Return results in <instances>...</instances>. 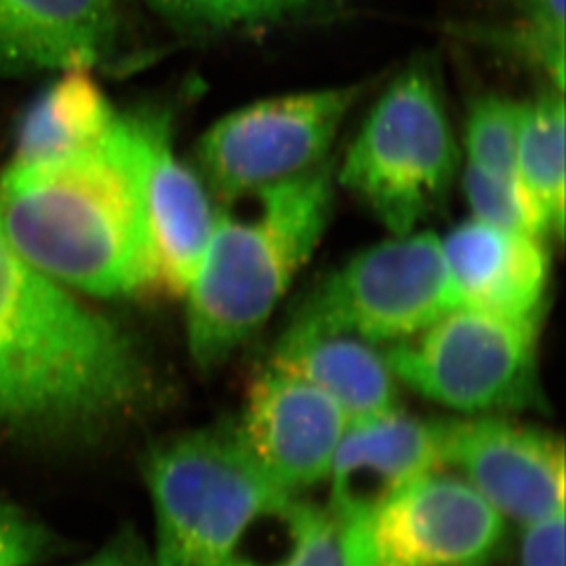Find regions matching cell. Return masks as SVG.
Listing matches in <instances>:
<instances>
[{"instance_id":"cell-1","label":"cell","mask_w":566,"mask_h":566,"mask_svg":"<svg viewBox=\"0 0 566 566\" xmlns=\"http://www.w3.org/2000/svg\"><path fill=\"white\" fill-rule=\"evenodd\" d=\"M0 226L35 270L97 297L150 289L139 114L118 116L91 149L0 180Z\"/></svg>"},{"instance_id":"cell-2","label":"cell","mask_w":566,"mask_h":566,"mask_svg":"<svg viewBox=\"0 0 566 566\" xmlns=\"http://www.w3.org/2000/svg\"><path fill=\"white\" fill-rule=\"evenodd\" d=\"M149 392V373L124 332L35 270L0 226V422H108Z\"/></svg>"},{"instance_id":"cell-3","label":"cell","mask_w":566,"mask_h":566,"mask_svg":"<svg viewBox=\"0 0 566 566\" xmlns=\"http://www.w3.org/2000/svg\"><path fill=\"white\" fill-rule=\"evenodd\" d=\"M336 160L256 192L252 219L217 213L213 235L186 306L188 345L200 369H214L266 325L331 224Z\"/></svg>"},{"instance_id":"cell-4","label":"cell","mask_w":566,"mask_h":566,"mask_svg":"<svg viewBox=\"0 0 566 566\" xmlns=\"http://www.w3.org/2000/svg\"><path fill=\"white\" fill-rule=\"evenodd\" d=\"M145 482L155 512V566H224L248 524L292 495L256 464L235 423L156 446Z\"/></svg>"},{"instance_id":"cell-5","label":"cell","mask_w":566,"mask_h":566,"mask_svg":"<svg viewBox=\"0 0 566 566\" xmlns=\"http://www.w3.org/2000/svg\"><path fill=\"white\" fill-rule=\"evenodd\" d=\"M459 171L439 70L433 61L418 60L370 108L336 180L392 235H407L446 202Z\"/></svg>"},{"instance_id":"cell-6","label":"cell","mask_w":566,"mask_h":566,"mask_svg":"<svg viewBox=\"0 0 566 566\" xmlns=\"http://www.w3.org/2000/svg\"><path fill=\"white\" fill-rule=\"evenodd\" d=\"M539 323L459 306L385 345V359L398 381L465 417L539 409Z\"/></svg>"},{"instance_id":"cell-7","label":"cell","mask_w":566,"mask_h":566,"mask_svg":"<svg viewBox=\"0 0 566 566\" xmlns=\"http://www.w3.org/2000/svg\"><path fill=\"white\" fill-rule=\"evenodd\" d=\"M459 306L440 237L412 231L361 250L325 275L295 305L289 323L385 347Z\"/></svg>"},{"instance_id":"cell-8","label":"cell","mask_w":566,"mask_h":566,"mask_svg":"<svg viewBox=\"0 0 566 566\" xmlns=\"http://www.w3.org/2000/svg\"><path fill=\"white\" fill-rule=\"evenodd\" d=\"M367 83L300 92L239 108L198 142L202 182L220 202L235 203L300 177L331 158L348 114Z\"/></svg>"},{"instance_id":"cell-9","label":"cell","mask_w":566,"mask_h":566,"mask_svg":"<svg viewBox=\"0 0 566 566\" xmlns=\"http://www.w3.org/2000/svg\"><path fill=\"white\" fill-rule=\"evenodd\" d=\"M342 526L347 566H490L507 535L495 507L442 471Z\"/></svg>"},{"instance_id":"cell-10","label":"cell","mask_w":566,"mask_h":566,"mask_svg":"<svg viewBox=\"0 0 566 566\" xmlns=\"http://www.w3.org/2000/svg\"><path fill=\"white\" fill-rule=\"evenodd\" d=\"M443 465L504 518L526 524L565 507V443L503 415L440 420Z\"/></svg>"},{"instance_id":"cell-11","label":"cell","mask_w":566,"mask_h":566,"mask_svg":"<svg viewBox=\"0 0 566 566\" xmlns=\"http://www.w3.org/2000/svg\"><path fill=\"white\" fill-rule=\"evenodd\" d=\"M235 426L261 470L283 492L301 493L328 476L348 418L323 390L266 365Z\"/></svg>"},{"instance_id":"cell-12","label":"cell","mask_w":566,"mask_h":566,"mask_svg":"<svg viewBox=\"0 0 566 566\" xmlns=\"http://www.w3.org/2000/svg\"><path fill=\"white\" fill-rule=\"evenodd\" d=\"M153 294L184 297L213 235L217 211L202 178L180 161L167 116L139 114Z\"/></svg>"},{"instance_id":"cell-13","label":"cell","mask_w":566,"mask_h":566,"mask_svg":"<svg viewBox=\"0 0 566 566\" xmlns=\"http://www.w3.org/2000/svg\"><path fill=\"white\" fill-rule=\"evenodd\" d=\"M442 468L440 420L411 417L398 407L348 423L326 476V507L339 523H350Z\"/></svg>"},{"instance_id":"cell-14","label":"cell","mask_w":566,"mask_h":566,"mask_svg":"<svg viewBox=\"0 0 566 566\" xmlns=\"http://www.w3.org/2000/svg\"><path fill=\"white\" fill-rule=\"evenodd\" d=\"M440 241L460 306L510 319H543L551 281L545 242L476 219Z\"/></svg>"},{"instance_id":"cell-15","label":"cell","mask_w":566,"mask_h":566,"mask_svg":"<svg viewBox=\"0 0 566 566\" xmlns=\"http://www.w3.org/2000/svg\"><path fill=\"white\" fill-rule=\"evenodd\" d=\"M116 32V0H0V75L88 70Z\"/></svg>"},{"instance_id":"cell-16","label":"cell","mask_w":566,"mask_h":566,"mask_svg":"<svg viewBox=\"0 0 566 566\" xmlns=\"http://www.w3.org/2000/svg\"><path fill=\"white\" fill-rule=\"evenodd\" d=\"M268 365L331 396L348 423L395 411L400 403L384 348L350 334L289 323Z\"/></svg>"},{"instance_id":"cell-17","label":"cell","mask_w":566,"mask_h":566,"mask_svg":"<svg viewBox=\"0 0 566 566\" xmlns=\"http://www.w3.org/2000/svg\"><path fill=\"white\" fill-rule=\"evenodd\" d=\"M118 116L88 70H66L30 105L11 166L60 160L107 138Z\"/></svg>"},{"instance_id":"cell-18","label":"cell","mask_w":566,"mask_h":566,"mask_svg":"<svg viewBox=\"0 0 566 566\" xmlns=\"http://www.w3.org/2000/svg\"><path fill=\"white\" fill-rule=\"evenodd\" d=\"M224 566H347L342 523L300 493L284 495L248 524Z\"/></svg>"},{"instance_id":"cell-19","label":"cell","mask_w":566,"mask_h":566,"mask_svg":"<svg viewBox=\"0 0 566 566\" xmlns=\"http://www.w3.org/2000/svg\"><path fill=\"white\" fill-rule=\"evenodd\" d=\"M566 114L562 91L543 92L524 103L518 139L517 182L551 235L565 231Z\"/></svg>"},{"instance_id":"cell-20","label":"cell","mask_w":566,"mask_h":566,"mask_svg":"<svg viewBox=\"0 0 566 566\" xmlns=\"http://www.w3.org/2000/svg\"><path fill=\"white\" fill-rule=\"evenodd\" d=\"M524 103L510 97L476 99L465 119V156L470 166L517 182V153Z\"/></svg>"},{"instance_id":"cell-21","label":"cell","mask_w":566,"mask_h":566,"mask_svg":"<svg viewBox=\"0 0 566 566\" xmlns=\"http://www.w3.org/2000/svg\"><path fill=\"white\" fill-rule=\"evenodd\" d=\"M158 13L200 32H231L289 21L331 0H147Z\"/></svg>"},{"instance_id":"cell-22","label":"cell","mask_w":566,"mask_h":566,"mask_svg":"<svg viewBox=\"0 0 566 566\" xmlns=\"http://www.w3.org/2000/svg\"><path fill=\"white\" fill-rule=\"evenodd\" d=\"M460 33L470 43L537 70L565 92V28L523 17L515 24L460 27Z\"/></svg>"},{"instance_id":"cell-23","label":"cell","mask_w":566,"mask_h":566,"mask_svg":"<svg viewBox=\"0 0 566 566\" xmlns=\"http://www.w3.org/2000/svg\"><path fill=\"white\" fill-rule=\"evenodd\" d=\"M462 188L473 219L503 230L545 241L551 235L545 222L515 180L493 177L465 164Z\"/></svg>"},{"instance_id":"cell-24","label":"cell","mask_w":566,"mask_h":566,"mask_svg":"<svg viewBox=\"0 0 566 566\" xmlns=\"http://www.w3.org/2000/svg\"><path fill=\"white\" fill-rule=\"evenodd\" d=\"M49 546L43 526L0 499V566H35Z\"/></svg>"},{"instance_id":"cell-25","label":"cell","mask_w":566,"mask_h":566,"mask_svg":"<svg viewBox=\"0 0 566 566\" xmlns=\"http://www.w3.org/2000/svg\"><path fill=\"white\" fill-rule=\"evenodd\" d=\"M521 566H565V507L524 526Z\"/></svg>"},{"instance_id":"cell-26","label":"cell","mask_w":566,"mask_h":566,"mask_svg":"<svg viewBox=\"0 0 566 566\" xmlns=\"http://www.w3.org/2000/svg\"><path fill=\"white\" fill-rule=\"evenodd\" d=\"M521 11V15L535 21L551 22L565 28V0H495Z\"/></svg>"},{"instance_id":"cell-27","label":"cell","mask_w":566,"mask_h":566,"mask_svg":"<svg viewBox=\"0 0 566 566\" xmlns=\"http://www.w3.org/2000/svg\"><path fill=\"white\" fill-rule=\"evenodd\" d=\"M81 566H155L153 559L139 554L138 548L127 545V543H119V545L111 546L102 554L92 557L88 562L83 563Z\"/></svg>"}]
</instances>
